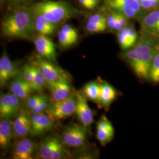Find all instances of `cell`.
<instances>
[{"instance_id": "31", "label": "cell", "mask_w": 159, "mask_h": 159, "mask_svg": "<svg viewBox=\"0 0 159 159\" xmlns=\"http://www.w3.org/2000/svg\"><path fill=\"white\" fill-rule=\"evenodd\" d=\"M21 77H22L24 79L27 81L33 87L34 74H33L32 64H27L23 67L21 71Z\"/></svg>"}, {"instance_id": "30", "label": "cell", "mask_w": 159, "mask_h": 159, "mask_svg": "<svg viewBox=\"0 0 159 159\" xmlns=\"http://www.w3.org/2000/svg\"><path fill=\"white\" fill-rule=\"evenodd\" d=\"M87 21L107 27V17L105 13L98 12V13L92 14L89 17Z\"/></svg>"}, {"instance_id": "12", "label": "cell", "mask_w": 159, "mask_h": 159, "mask_svg": "<svg viewBox=\"0 0 159 159\" xmlns=\"http://www.w3.org/2000/svg\"><path fill=\"white\" fill-rule=\"evenodd\" d=\"M34 43L36 51L41 57L52 63L56 61L55 46L47 35L39 34L34 39Z\"/></svg>"}, {"instance_id": "15", "label": "cell", "mask_w": 159, "mask_h": 159, "mask_svg": "<svg viewBox=\"0 0 159 159\" xmlns=\"http://www.w3.org/2000/svg\"><path fill=\"white\" fill-rule=\"evenodd\" d=\"M15 137L24 138L31 135L32 126L30 115L25 111L21 110L13 121Z\"/></svg>"}, {"instance_id": "1", "label": "cell", "mask_w": 159, "mask_h": 159, "mask_svg": "<svg viewBox=\"0 0 159 159\" xmlns=\"http://www.w3.org/2000/svg\"><path fill=\"white\" fill-rule=\"evenodd\" d=\"M159 48V36L141 30L136 44L125 51L122 56L137 77L148 81Z\"/></svg>"}, {"instance_id": "24", "label": "cell", "mask_w": 159, "mask_h": 159, "mask_svg": "<svg viewBox=\"0 0 159 159\" xmlns=\"http://www.w3.org/2000/svg\"><path fill=\"white\" fill-rule=\"evenodd\" d=\"M32 67L34 74L33 87L34 91L40 93L43 91L46 84H47V80L44 74L37 66L32 64Z\"/></svg>"}, {"instance_id": "35", "label": "cell", "mask_w": 159, "mask_h": 159, "mask_svg": "<svg viewBox=\"0 0 159 159\" xmlns=\"http://www.w3.org/2000/svg\"><path fill=\"white\" fill-rule=\"evenodd\" d=\"M61 30L67 33L70 36H71L72 37H73L75 39L77 40L79 39V35L76 29H74L71 25L68 24H66L63 25L62 27L61 28Z\"/></svg>"}, {"instance_id": "19", "label": "cell", "mask_w": 159, "mask_h": 159, "mask_svg": "<svg viewBox=\"0 0 159 159\" xmlns=\"http://www.w3.org/2000/svg\"><path fill=\"white\" fill-rule=\"evenodd\" d=\"M15 137L13 121L9 119H1L0 121V148L2 150L8 149L12 139Z\"/></svg>"}, {"instance_id": "28", "label": "cell", "mask_w": 159, "mask_h": 159, "mask_svg": "<svg viewBox=\"0 0 159 159\" xmlns=\"http://www.w3.org/2000/svg\"><path fill=\"white\" fill-rule=\"evenodd\" d=\"M104 10L106 11L104 13L107 17V29L111 32H115L117 21L116 12L106 7H104Z\"/></svg>"}, {"instance_id": "37", "label": "cell", "mask_w": 159, "mask_h": 159, "mask_svg": "<svg viewBox=\"0 0 159 159\" xmlns=\"http://www.w3.org/2000/svg\"><path fill=\"white\" fill-rule=\"evenodd\" d=\"M79 2L81 6L89 10H92L96 7L90 0H79Z\"/></svg>"}, {"instance_id": "9", "label": "cell", "mask_w": 159, "mask_h": 159, "mask_svg": "<svg viewBox=\"0 0 159 159\" xmlns=\"http://www.w3.org/2000/svg\"><path fill=\"white\" fill-rule=\"evenodd\" d=\"M33 64L37 66L44 74L47 85L63 78L68 77L63 70L43 57H37Z\"/></svg>"}, {"instance_id": "26", "label": "cell", "mask_w": 159, "mask_h": 159, "mask_svg": "<svg viewBox=\"0 0 159 159\" xmlns=\"http://www.w3.org/2000/svg\"><path fill=\"white\" fill-rule=\"evenodd\" d=\"M148 81L157 84L159 83V48L152 65Z\"/></svg>"}, {"instance_id": "27", "label": "cell", "mask_w": 159, "mask_h": 159, "mask_svg": "<svg viewBox=\"0 0 159 159\" xmlns=\"http://www.w3.org/2000/svg\"><path fill=\"white\" fill-rule=\"evenodd\" d=\"M58 40L60 45L63 48H67L73 46L75 43H77L78 41L61 29L58 33Z\"/></svg>"}, {"instance_id": "17", "label": "cell", "mask_w": 159, "mask_h": 159, "mask_svg": "<svg viewBox=\"0 0 159 159\" xmlns=\"http://www.w3.org/2000/svg\"><path fill=\"white\" fill-rule=\"evenodd\" d=\"M35 146L31 139L21 138L16 143L12 150V158L14 159H32Z\"/></svg>"}, {"instance_id": "25", "label": "cell", "mask_w": 159, "mask_h": 159, "mask_svg": "<svg viewBox=\"0 0 159 159\" xmlns=\"http://www.w3.org/2000/svg\"><path fill=\"white\" fill-rule=\"evenodd\" d=\"M125 26L119 33H117V40L121 48L123 50L127 51L133 46L131 44L128 35V26Z\"/></svg>"}, {"instance_id": "33", "label": "cell", "mask_w": 159, "mask_h": 159, "mask_svg": "<svg viewBox=\"0 0 159 159\" xmlns=\"http://www.w3.org/2000/svg\"><path fill=\"white\" fill-rule=\"evenodd\" d=\"M140 2L143 8L148 13L159 7V0H143Z\"/></svg>"}, {"instance_id": "3", "label": "cell", "mask_w": 159, "mask_h": 159, "mask_svg": "<svg viewBox=\"0 0 159 159\" xmlns=\"http://www.w3.org/2000/svg\"><path fill=\"white\" fill-rule=\"evenodd\" d=\"M29 7L33 11L43 15L49 21L57 25L80 14L76 8L66 1H46Z\"/></svg>"}, {"instance_id": "5", "label": "cell", "mask_w": 159, "mask_h": 159, "mask_svg": "<svg viewBox=\"0 0 159 159\" xmlns=\"http://www.w3.org/2000/svg\"><path fill=\"white\" fill-rule=\"evenodd\" d=\"M104 7L121 12L129 18L134 19L139 23L148 14L138 0H105Z\"/></svg>"}, {"instance_id": "8", "label": "cell", "mask_w": 159, "mask_h": 159, "mask_svg": "<svg viewBox=\"0 0 159 159\" xmlns=\"http://www.w3.org/2000/svg\"><path fill=\"white\" fill-rule=\"evenodd\" d=\"M22 100L12 93L2 94L0 97L1 119H9L16 117L21 110Z\"/></svg>"}, {"instance_id": "7", "label": "cell", "mask_w": 159, "mask_h": 159, "mask_svg": "<svg viewBox=\"0 0 159 159\" xmlns=\"http://www.w3.org/2000/svg\"><path fill=\"white\" fill-rule=\"evenodd\" d=\"M76 102L75 94L63 100L52 102L47 111L55 119H66L75 113Z\"/></svg>"}, {"instance_id": "29", "label": "cell", "mask_w": 159, "mask_h": 159, "mask_svg": "<svg viewBox=\"0 0 159 159\" xmlns=\"http://www.w3.org/2000/svg\"><path fill=\"white\" fill-rule=\"evenodd\" d=\"M48 97V96L46 94H42L40 93L33 96H31L25 101V107L30 111L32 108H34V107H35L39 102L47 98Z\"/></svg>"}, {"instance_id": "21", "label": "cell", "mask_w": 159, "mask_h": 159, "mask_svg": "<svg viewBox=\"0 0 159 159\" xmlns=\"http://www.w3.org/2000/svg\"><path fill=\"white\" fill-rule=\"evenodd\" d=\"M34 31L39 34L49 36L57 30V24L51 23L40 14L34 12Z\"/></svg>"}, {"instance_id": "23", "label": "cell", "mask_w": 159, "mask_h": 159, "mask_svg": "<svg viewBox=\"0 0 159 159\" xmlns=\"http://www.w3.org/2000/svg\"><path fill=\"white\" fill-rule=\"evenodd\" d=\"M101 90V82L91 81L85 84L83 89V92L85 96L92 102L98 104Z\"/></svg>"}, {"instance_id": "38", "label": "cell", "mask_w": 159, "mask_h": 159, "mask_svg": "<svg viewBox=\"0 0 159 159\" xmlns=\"http://www.w3.org/2000/svg\"><path fill=\"white\" fill-rule=\"evenodd\" d=\"M90 1L92 2V3L96 7L98 6V3L100 2V0H90Z\"/></svg>"}, {"instance_id": "34", "label": "cell", "mask_w": 159, "mask_h": 159, "mask_svg": "<svg viewBox=\"0 0 159 159\" xmlns=\"http://www.w3.org/2000/svg\"><path fill=\"white\" fill-rule=\"evenodd\" d=\"M85 29L89 33H98L106 31L107 29V27L87 21L85 24Z\"/></svg>"}, {"instance_id": "18", "label": "cell", "mask_w": 159, "mask_h": 159, "mask_svg": "<svg viewBox=\"0 0 159 159\" xmlns=\"http://www.w3.org/2000/svg\"><path fill=\"white\" fill-rule=\"evenodd\" d=\"M10 89L11 93L23 101H26L34 91L32 85L22 77L13 80L10 83Z\"/></svg>"}, {"instance_id": "20", "label": "cell", "mask_w": 159, "mask_h": 159, "mask_svg": "<svg viewBox=\"0 0 159 159\" xmlns=\"http://www.w3.org/2000/svg\"><path fill=\"white\" fill-rule=\"evenodd\" d=\"M116 90L106 81H101V90L98 105L100 108L108 110L112 102L116 99Z\"/></svg>"}, {"instance_id": "22", "label": "cell", "mask_w": 159, "mask_h": 159, "mask_svg": "<svg viewBox=\"0 0 159 159\" xmlns=\"http://www.w3.org/2000/svg\"><path fill=\"white\" fill-rule=\"evenodd\" d=\"M141 30L156 34L159 24V7L152 11L148 12L140 21Z\"/></svg>"}, {"instance_id": "2", "label": "cell", "mask_w": 159, "mask_h": 159, "mask_svg": "<svg viewBox=\"0 0 159 159\" xmlns=\"http://www.w3.org/2000/svg\"><path fill=\"white\" fill-rule=\"evenodd\" d=\"M34 12L30 7L16 8L1 23V32L6 37L28 40L34 33Z\"/></svg>"}, {"instance_id": "32", "label": "cell", "mask_w": 159, "mask_h": 159, "mask_svg": "<svg viewBox=\"0 0 159 159\" xmlns=\"http://www.w3.org/2000/svg\"><path fill=\"white\" fill-rule=\"evenodd\" d=\"M50 105V104L49 102V98L48 97L47 98L39 102L35 107H34V108L30 110V113L35 114L44 113L48 110Z\"/></svg>"}, {"instance_id": "36", "label": "cell", "mask_w": 159, "mask_h": 159, "mask_svg": "<svg viewBox=\"0 0 159 159\" xmlns=\"http://www.w3.org/2000/svg\"><path fill=\"white\" fill-rule=\"evenodd\" d=\"M33 1L34 0H10V3L12 7L15 8H19L25 7Z\"/></svg>"}, {"instance_id": "14", "label": "cell", "mask_w": 159, "mask_h": 159, "mask_svg": "<svg viewBox=\"0 0 159 159\" xmlns=\"http://www.w3.org/2000/svg\"><path fill=\"white\" fill-rule=\"evenodd\" d=\"M47 85L50 90L52 102L63 100L73 94L68 77L63 78Z\"/></svg>"}, {"instance_id": "41", "label": "cell", "mask_w": 159, "mask_h": 159, "mask_svg": "<svg viewBox=\"0 0 159 159\" xmlns=\"http://www.w3.org/2000/svg\"><path fill=\"white\" fill-rule=\"evenodd\" d=\"M138 1H139V2H141V1H143V0H138Z\"/></svg>"}, {"instance_id": "6", "label": "cell", "mask_w": 159, "mask_h": 159, "mask_svg": "<svg viewBox=\"0 0 159 159\" xmlns=\"http://www.w3.org/2000/svg\"><path fill=\"white\" fill-rule=\"evenodd\" d=\"M87 127L83 125L71 123L63 130L61 137L66 146L79 148L85 144Z\"/></svg>"}, {"instance_id": "11", "label": "cell", "mask_w": 159, "mask_h": 159, "mask_svg": "<svg viewBox=\"0 0 159 159\" xmlns=\"http://www.w3.org/2000/svg\"><path fill=\"white\" fill-rule=\"evenodd\" d=\"M76 111L75 114L81 125L89 127L94 121V114L89 107L87 97L83 91L75 93Z\"/></svg>"}, {"instance_id": "40", "label": "cell", "mask_w": 159, "mask_h": 159, "mask_svg": "<svg viewBox=\"0 0 159 159\" xmlns=\"http://www.w3.org/2000/svg\"><path fill=\"white\" fill-rule=\"evenodd\" d=\"M156 35H158L159 37V24L158 25V27L157 28V30H156Z\"/></svg>"}, {"instance_id": "10", "label": "cell", "mask_w": 159, "mask_h": 159, "mask_svg": "<svg viewBox=\"0 0 159 159\" xmlns=\"http://www.w3.org/2000/svg\"><path fill=\"white\" fill-rule=\"evenodd\" d=\"M30 118L32 126L31 135L39 136L51 130L55 125L53 117L50 114L30 113Z\"/></svg>"}, {"instance_id": "13", "label": "cell", "mask_w": 159, "mask_h": 159, "mask_svg": "<svg viewBox=\"0 0 159 159\" xmlns=\"http://www.w3.org/2000/svg\"><path fill=\"white\" fill-rule=\"evenodd\" d=\"M19 73L16 63L12 61L6 52L0 58V86L5 85Z\"/></svg>"}, {"instance_id": "39", "label": "cell", "mask_w": 159, "mask_h": 159, "mask_svg": "<svg viewBox=\"0 0 159 159\" xmlns=\"http://www.w3.org/2000/svg\"><path fill=\"white\" fill-rule=\"evenodd\" d=\"M6 1H7V0H0V4H1V7L2 6H4V3L6 2Z\"/></svg>"}, {"instance_id": "16", "label": "cell", "mask_w": 159, "mask_h": 159, "mask_svg": "<svg viewBox=\"0 0 159 159\" xmlns=\"http://www.w3.org/2000/svg\"><path fill=\"white\" fill-rule=\"evenodd\" d=\"M114 135V130L111 122L102 116L97 123L96 137L100 144L105 146L110 142Z\"/></svg>"}, {"instance_id": "4", "label": "cell", "mask_w": 159, "mask_h": 159, "mask_svg": "<svg viewBox=\"0 0 159 159\" xmlns=\"http://www.w3.org/2000/svg\"><path fill=\"white\" fill-rule=\"evenodd\" d=\"M66 144L57 136L49 135L41 140L37 147V153L43 159H61L68 157Z\"/></svg>"}]
</instances>
